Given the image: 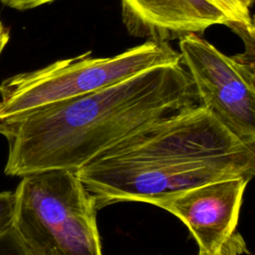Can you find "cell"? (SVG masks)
<instances>
[{
    "instance_id": "obj_13",
    "label": "cell",
    "mask_w": 255,
    "mask_h": 255,
    "mask_svg": "<svg viewBox=\"0 0 255 255\" xmlns=\"http://www.w3.org/2000/svg\"><path fill=\"white\" fill-rule=\"evenodd\" d=\"M239 1L248 9H250L254 3V0H239Z\"/></svg>"
},
{
    "instance_id": "obj_2",
    "label": "cell",
    "mask_w": 255,
    "mask_h": 255,
    "mask_svg": "<svg viewBox=\"0 0 255 255\" xmlns=\"http://www.w3.org/2000/svg\"><path fill=\"white\" fill-rule=\"evenodd\" d=\"M255 172V148L197 104L157 119L105 148L76 174L97 209L122 201L153 205L204 183Z\"/></svg>"
},
{
    "instance_id": "obj_11",
    "label": "cell",
    "mask_w": 255,
    "mask_h": 255,
    "mask_svg": "<svg viewBox=\"0 0 255 255\" xmlns=\"http://www.w3.org/2000/svg\"><path fill=\"white\" fill-rule=\"evenodd\" d=\"M4 5L16 10H29L56 0H0Z\"/></svg>"
},
{
    "instance_id": "obj_9",
    "label": "cell",
    "mask_w": 255,
    "mask_h": 255,
    "mask_svg": "<svg viewBox=\"0 0 255 255\" xmlns=\"http://www.w3.org/2000/svg\"><path fill=\"white\" fill-rule=\"evenodd\" d=\"M0 255H34L14 226L0 233Z\"/></svg>"
},
{
    "instance_id": "obj_5",
    "label": "cell",
    "mask_w": 255,
    "mask_h": 255,
    "mask_svg": "<svg viewBox=\"0 0 255 255\" xmlns=\"http://www.w3.org/2000/svg\"><path fill=\"white\" fill-rule=\"evenodd\" d=\"M180 63L188 73L198 104L232 134L255 148V69L246 56H228L198 34L178 42Z\"/></svg>"
},
{
    "instance_id": "obj_14",
    "label": "cell",
    "mask_w": 255,
    "mask_h": 255,
    "mask_svg": "<svg viewBox=\"0 0 255 255\" xmlns=\"http://www.w3.org/2000/svg\"><path fill=\"white\" fill-rule=\"evenodd\" d=\"M198 255H207V254H204V253H202V252H198Z\"/></svg>"
},
{
    "instance_id": "obj_6",
    "label": "cell",
    "mask_w": 255,
    "mask_h": 255,
    "mask_svg": "<svg viewBox=\"0 0 255 255\" xmlns=\"http://www.w3.org/2000/svg\"><path fill=\"white\" fill-rule=\"evenodd\" d=\"M247 177L216 180L163 197L153 203L178 219L207 255H240L246 252L235 235Z\"/></svg>"
},
{
    "instance_id": "obj_4",
    "label": "cell",
    "mask_w": 255,
    "mask_h": 255,
    "mask_svg": "<svg viewBox=\"0 0 255 255\" xmlns=\"http://www.w3.org/2000/svg\"><path fill=\"white\" fill-rule=\"evenodd\" d=\"M180 63L167 42L146 40L119 55L93 57L91 52L16 74L0 83V120L89 94L148 69Z\"/></svg>"
},
{
    "instance_id": "obj_7",
    "label": "cell",
    "mask_w": 255,
    "mask_h": 255,
    "mask_svg": "<svg viewBox=\"0 0 255 255\" xmlns=\"http://www.w3.org/2000/svg\"><path fill=\"white\" fill-rule=\"evenodd\" d=\"M121 7L128 33L154 42L199 35L214 25L232 28L231 21L211 0H121Z\"/></svg>"
},
{
    "instance_id": "obj_8",
    "label": "cell",
    "mask_w": 255,
    "mask_h": 255,
    "mask_svg": "<svg viewBox=\"0 0 255 255\" xmlns=\"http://www.w3.org/2000/svg\"><path fill=\"white\" fill-rule=\"evenodd\" d=\"M232 23V29L247 40L253 42L254 25L250 9L246 8L239 0H211Z\"/></svg>"
},
{
    "instance_id": "obj_3",
    "label": "cell",
    "mask_w": 255,
    "mask_h": 255,
    "mask_svg": "<svg viewBox=\"0 0 255 255\" xmlns=\"http://www.w3.org/2000/svg\"><path fill=\"white\" fill-rule=\"evenodd\" d=\"M13 192V226L34 255H104L95 201L75 171L24 175Z\"/></svg>"
},
{
    "instance_id": "obj_10",
    "label": "cell",
    "mask_w": 255,
    "mask_h": 255,
    "mask_svg": "<svg viewBox=\"0 0 255 255\" xmlns=\"http://www.w3.org/2000/svg\"><path fill=\"white\" fill-rule=\"evenodd\" d=\"M14 192H0V233L13 225Z\"/></svg>"
},
{
    "instance_id": "obj_12",
    "label": "cell",
    "mask_w": 255,
    "mask_h": 255,
    "mask_svg": "<svg viewBox=\"0 0 255 255\" xmlns=\"http://www.w3.org/2000/svg\"><path fill=\"white\" fill-rule=\"evenodd\" d=\"M9 40H10V32L4 26V24L0 21V56L2 55L4 49L6 48Z\"/></svg>"
},
{
    "instance_id": "obj_1",
    "label": "cell",
    "mask_w": 255,
    "mask_h": 255,
    "mask_svg": "<svg viewBox=\"0 0 255 255\" xmlns=\"http://www.w3.org/2000/svg\"><path fill=\"white\" fill-rule=\"evenodd\" d=\"M198 104L181 63L148 69L107 88L0 120L11 176L77 171L139 128Z\"/></svg>"
}]
</instances>
